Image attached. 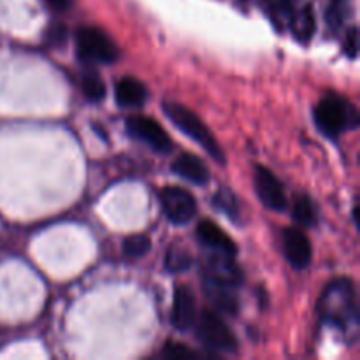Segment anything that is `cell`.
Returning a JSON list of instances; mask_svg holds the SVG:
<instances>
[{"label": "cell", "instance_id": "cell-17", "mask_svg": "<svg viewBox=\"0 0 360 360\" xmlns=\"http://www.w3.org/2000/svg\"><path fill=\"white\" fill-rule=\"evenodd\" d=\"M292 217L299 225H304V227H313L316 224L315 204L306 193L295 195L294 202H292Z\"/></svg>", "mask_w": 360, "mask_h": 360}, {"label": "cell", "instance_id": "cell-25", "mask_svg": "<svg viewBox=\"0 0 360 360\" xmlns=\"http://www.w3.org/2000/svg\"><path fill=\"white\" fill-rule=\"evenodd\" d=\"M343 51L348 58H355L359 51V39H357V28L352 27L350 30L347 32L345 35V42H343Z\"/></svg>", "mask_w": 360, "mask_h": 360}, {"label": "cell", "instance_id": "cell-12", "mask_svg": "<svg viewBox=\"0 0 360 360\" xmlns=\"http://www.w3.org/2000/svg\"><path fill=\"white\" fill-rule=\"evenodd\" d=\"M197 238L202 243L206 248L214 250V252L229 253V255L234 257L238 248H236V243L218 227L217 224L210 220H204L197 225Z\"/></svg>", "mask_w": 360, "mask_h": 360}, {"label": "cell", "instance_id": "cell-16", "mask_svg": "<svg viewBox=\"0 0 360 360\" xmlns=\"http://www.w3.org/2000/svg\"><path fill=\"white\" fill-rule=\"evenodd\" d=\"M172 171L178 176H181L186 181L193 183V185H206L210 181V171L206 165L202 164L200 158H197L192 153H181L176 162L172 164Z\"/></svg>", "mask_w": 360, "mask_h": 360}, {"label": "cell", "instance_id": "cell-6", "mask_svg": "<svg viewBox=\"0 0 360 360\" xmlns=\"http://www.w3.org/2000/svg\"><path fill=\"white\" fill-rule=\"evenodd\" d=\"M127 132L134 137V139L143 141L144 144L151 148V150L158 151V153H169L172 148L171 137L167 136L160 123L155 122L150 116L134 115L127 118Z\"/></svg>", "mask_w": 360, "mask_h": 360}, {"label": "cell", "instance_id": "cell-19", "mask_svg": "<svg viewBox=\"0 0 360 360\" xmlns=\"http://www.w3.org/2000/svg\"><path fill=\"white\" fill-rule=\"evenodd\" d=\"M266 6L267 13H269L271 20L274 21L278 28H283V25L288 23L292 9H294V2L292 0H262Z\"/></svg>", "mask_w": 360, "mask_h": 360}, {"label": "cell", "instance_id": "cell-4", "mask_svg": "<svg viewBox=\"0 0 360 360\" xmlns=\"http://www.w3.org/2000/svg\"><path fill=\"white\" fill-rule=\"evenodd\" d=\"M77 56L86 63H115L120 58L116 42L97 27H81L76 32Z\"/></svg>", "mask_w": 360, "mask_h": 360}, {"label": "cell", "instance_id": "cell-10", "mask_svg": "<svg viewBox=\"0 0 360 360\" xmlns=\"http://www.w3.org/2000/svg\"><path fill=\"white\" fill-rule=\"evenodd\" d=\"M281 243H283L285 257L292 267L306 269L309 266V262H311V243L301 229H285Z\"/></svg>", "mask_w": 360, "mask_h": 360}, {"label": "cell", "instance_id": "cell-1", "mask_svg": "<svg viewBox=\"0 0 360 360\" xmlns=\"http://www.w3.org/2000/svg\"><path fill=\"white\" fill-rule=\"evenodd\" d=\"M320 319L341 333H352L359 326L357 294L352 280L338 278L330 281L319 301Z\"/></svg>", "mask_w": 360, "mask_h": 360}, {"label": "cell", "instance_id": "cell-23", "mask_svg": "<svg viewBox=\"0 0 360 360\" xmlns=\"http://www.w3.org/2000/svg\"><path fill=\"white\" fill-rule=\"evenodd\" d=\"M151 250V241L148 236L144 234H136L129 236L123 241V253H125L129 259H139V257L146 255Z\"/></svg>", "mask_w": 360, "mask_h": 360}, {"label": "cell", "instance_id": "cell-13", "mask_svg": "<svg viewBox=\"0 0 360 360\" xmlns=\"http://www.w3.org/2000/svg\"><path fill=\"white\" fill-rule=\"evenodd\" d=\"M287 25L299 42L308 44V42L311 41L313 35H315V30H316V21H315L313 7L309 6V4H301V6L297 7L294 6Z\"/></svg>", "mask_w": 360, "mask_h": 360}, {"label": "cell", "instance_id": "cell-5", "mask_svg": "<svg viewBox=\"0 0 360 360\" xmlns=\"http://www.w3.org/2000/svg\"><path fill=\"white\" fill-rule=\"evenodd\" d=\"M193 326H195L197 340L206 348L218 352H227V354H232V352L238 350V340H236L234 333L225 323L221 315H218L214 309L204 308L200 311L199 319H195Z\"/></svg>", "mask_w": 360, "mask_h": 360}, {"label": "cell", "instance_id": "cell-14", "mask_svg": "<svg viewBox=\"0 0 360 360\" xmlns=\"http://www.w3.org/2000/svg\"><path fill=\"white\" fill-rule=\"evenodd\" d=\"M115 98L122 108H141L148 101V88L136 77H122L115 84Z\"/></svg>", "mask_w": 360, "mask_h": 360}, {"label": "cell", "instance_id": "cell-7", "mask_svg": "<svg viewBox=\"0 0 360 360\" xmlns=\"http://www.w3.org/2000/svg\"><path fill=\"white\" fill-rule=\"evenodd\" d=\"M160 204L165 217L176 225L188 224L197 213L195 197L179 186H165L160 192Z\"/></svg>", "mask_w": 360, "mask_h": 360}, {"label": "cell", "instance_id": "cell-24", "mask_svg": "<svg viewBox=\"0 0 360 360\" xmlns=\"http://www.w3.org/2000/svg\"><path fill=\"white\" fill-rule=\"evenodd\" d=\"M162 357L165 359H193L199 357V354L193 350H190L188 347L181 343H167L164 348H162Z\"/></svg>", "mask_w": 360, "mask_h": 360}, {"label": "cell", "instance_id": "cell-20", "mask_svg": "<svg viewBox=\"0 0 360 360\" xmlns=\"http://www.w3.org/2000/svg\"><path fill=\"white\" fill-rule=\"evenodd\" d=\"M165 266L171 273H183L192 266V255L183 246L172 245L165 255Z\"/></svg>", "mask_w": 360, "mask_h": 360}, {"label": "cell", "instance_id": "cell-2", "mask_svg": "<svg viewBox=\"0 0 360 360\" xmlns=\"http://www.w3.org/2000/svg\"><path fill=\"white\" fill-rule=\"evenodd\" d=\"M313 116L320 132L329 139H338L345 130L359 125L357 109L338 94H327L316 104Z\"/></svg>", "mask_w": 360, "mask_h": 360}, {"label": "cell", "instance_id": "cell-22", "mask_svg": "<svg viewBox=\"0 0 360 360\" xmlns=\"http://www.w3.org/2000/svg\"><path fill=\"white\" fill-rule=\"evenodd\" d=\"M213 204L217 210L224 211L229 218H232V221L239 220V206L238 199H236L234 193L231 190H218L213 197Z\"/></svg>", "mask_w": 360, "mask_h": 360}, {"label": "cell", "instance_id": "cell-15", "mask_svg": "<svg viewBox=\"0 0 360 360\" xmlns=\"http://www.w3.org/2000/svg\"><path fill=\"white\" fill-rule=\"evenodd\" d=\"M204 294H206V297L210 299L211 304H213L218 311L227 313V315H236V313H238L239 301L234 287L204 280Z\"/></svg>", "mask_w": 360, "mask_h": 360}, {"label": "cell", "instance_id": "cell-21", "mask_svg": "<svg viewBox=\"0 0 360 360\" xmlns=\"http://www.w3.org/2000/svg\"><path fill=\"white\" fill-rule=\"evenodd\" d=\"M81 90L84 97L91 102H101L105 97V84L101 76L95 72H86L81 79Z\"/></svg>", "mask_w": 360, "mask_h": 360}, {"label": "cell", "instance_id": "cell-26", "mask_svg": "<svg viewBox=\"0 0 360 360\" xmlns=\"http://www.w3.org/2000/svg\"><path fill=\"white\" fill-rule=\"evenodd\" d=\"M46 2H48L49 6L55 7V9H58V11L67 9V7L70 6V0H46Z\"/></svg>", "mask_w": 360, "mask_h": 360}, {"label": "cell", "instance_id": "cell-8", "mask_svg": "<svg viewBox=\"0 0 360 360\" xmlns=\"http://www.w3.org/2000/svg\"><path fill=\"white\" fill-rule=\"evenodd\" d=\"M202 278L207 281L238 288L243 283V273L232 255L221 252L210 253L202 262Z\"/></svg>", "mask_w": 360, "mask_h": 360}, {"label": "cell", "instance_id": "cell-11", "mask_svg": "<svg viewBox=\"0 0 360 360\" xmlns=\"http://www.w3.org/2000/svg\"><path fill=\"white\" fill-rule=\"evenodd\" d=\"M195 297L193 292L186 285H178L174 290V299H172V326L178 330L192 329L195 323Z\"/></svg>", "mask_w": 360, "mask_h": 360}, {"label": "cell", "instance_id": "cell-9", "mask_svg": "<svg viewBox=\"0 0 360 360\" xmlns=\"http://www.w3.org/2000/svg\"><path fill=\"white\" fill-rule=\"evenodd\" d=\"M253 185H255L257 195L267 210L283 211L287 207L288 200L285 195L283 185L269 169L264 165H257L255 172H253Z\"/></svg>", "mask_w": 360, "mask_h": 360}, {"label": "cell", "instance_id": "cell-18", "mask_svg": "<svg viewBox=\"0 0 360 360\" xmlns=\"http://www.w3.org/2000/svg\"><path fill=\"white\" fill-rule=\"evenodd\" d=\"M350 14V2L348 0H329L326 9V21L333 32H338L347 21Z\"/></svg>", "mask_w": 360, "mask_h": 360}, {"label": "cell", "instance_id": "cell-3", "mask_svg": "<svg viewBox=\"0 0 360 360\" xmlns=\"http://www.w3.org/2000/svg\"><path fill=\"white\" fill-rule=\"evenodd\" d=\"M162 111H164V115L167 116V118L171 120L186 137L195 141L206 153H210V157L213 158V160H217L218 164H225L224 150H221V146L218 144V141L214 139L211 130L204 125L202 120H200L195 112L186 109L185 105L176 104V102H164V104H162Z\"/></svg>", "mask_w": 360, "mask_h": 360}]
</instances>
